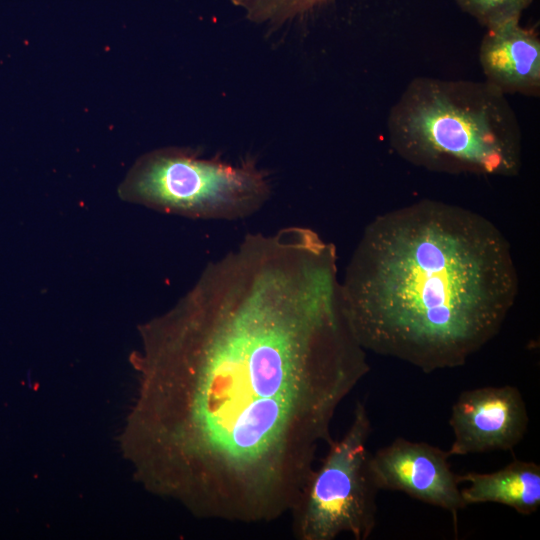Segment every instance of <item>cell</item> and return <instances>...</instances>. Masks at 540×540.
<instances>
[{
	"label": "cell",
	"instance_id": "obj_1",
	"mask_svg": "<svg viewBox=\"0 0 540 540\" xmlns=\"http://www.w3.org/2000/svg\"><path fill=\"white\" fill-rule=\"evenodd\" d=\"M126 455L198 519L290 515L344 399L368 373L334 244L304 226L248 233L142 323Z\"/></svg>",
	"mask_w": 540,
	"mask_h": 540
},
{
	"label": "cell",
	"instance_id": "obj_2",
	"mask_svg": "<svg viewBox=\"0 0 540 540\" xmlns=\"http://www.w3.org/2000/svg\"><path fill=\"white\" fill-rule=\"evenodd\" d=\"M518 289L510 244L490 220L423 199L366 226L341 298L365 351L431 373L464 365L488 344Z\"/></svg>",
	"mask_w": 540,
	"mask_h": 540
},
{
	"label": "cell",
	"instance_id": "obj_3",
	"mask_svg": "<svg viewBox=\"0 0 540 540\" xmlns=\"http://www.w3.org/2000/svg\"><path fill=\"white\" fill-rule=\"evenodd\" d=\"M405 161L447 174L511 177L522 165V134L506 95L487 81L419 76L387 119Z\"/></svg>",
	"mask_w": 540,
	"mask_h": 540
},
{
	"label": "cell",
	"instance_id": "obj_4",
	"mask_svg": "<svg viewBox=\"0 0 540 540\" xmlns=\"http://www.w3.org/2000/svg\"><path fill=\"white\" fill-rule=\"evenodd\" d=\"M268 176L251 160L232 164L204 158L184 147H165L140 156L118 187L129 203L192 219L237 220L268 201Z\"/></svg>",
	"mask_w": 540,
	"mask_h": 540
},
{
	"label": "cell",
	"instance_id": "obj_5",
	"mask_svg": "<svg viewBox=\"0 0 540 540\" xmlns=\"http://www.w3.org/2000/svg\"><path fill=\"white\" fill-rule=\"evenodd\" d=\"M372 432L366 405L357 401L346 432L328 444L290 513L298 540H334L347 533L368 539L376 527L378 489L369 470Z\"/></svg>",
	"mask_w": 540,
	"mask_h": 540
},
{
	"label": "cell",
	"instance_id": "obj_6",
	"mask_svg": "<svg viewBox=\"0 0 540 540\" xmlns=\"http://www.w3.org/2000/svg\"><path fill=\"white\" fill-rule=\"evenodd\" d=\"M447 451L426 442L398 437L369 457V470L379 490L398 491L448 511L454 525L466 507L458 475Z\"/></svg>",
	"mask_w": 540,
	"mask_h": 540
},
{
	"label": "cell",
	"instance_id": "obj_7",
	"mask_svg": "<svg viewBox=\"0 0 540 540\" xmlns=\"http://www.w3.org/2000/svg\"><path fill=\"white\" fill-rule=\"evenodd\" d=\"M529 416L520 390L512 385L465 390L452 405L449 456L508 451L528 430Z\"/></svg>",
	"mask_w": 540,
	"mask_h": 540
},
{
	"label": "cell",
	"instance_id": "obj_8",
	"mask_svg": "<svg viewBox=\"0 0 540 540\" xmlns=\"http://www.w3.org/2000/svg\"><path fill=\"white\" fill-rule=\"evenodd\" d=\"M485 81L505 95L540 94V38L538 33L511 20L487 28L479 47Z\"/></svg>",
	"mask_w": 540,
	"mask_h": 540
},
{
	"label": "cell",
	"instance_id": "obj_9",
	"mask_svg": "<svg viewBox=\"0 0 540 540\" xmlns=\"http://www.w3.org/2000/svg\"><path fill=\"white\" fill-rule=\"evenodd\" d=\"M458 481L468 483L461 488L466 506L496 503L530 515L540 506V465L532 461L514 460L491 472H468L458 475Z\"/></svg>",
	"mask_w": 540,
	"mask_h": 540
},
{
	"label": "cell",
	"instance_id": "obj_10",
	"mask_svg": "<svg viewBox=\"0 0 540 540\" xmlns=\"http://www.w3.org/2000/svg\"><path fill=\"white\" fill-rule=\"evenodd\" d=\"M328 0H241L255 23L283 24L319 7Z\"/></svg>",
	"mask_w": 540,
	"mask_h": 540
},
{
	"label": "cell",
	"instance_id": "obj_11",
	"mask_svg": "<svg viewBox=\"0 0 540 540\" xmlns=\"http://www.w3.org/2000/svg\"><path fill=\"white\" fill-rule=\"evenodd\" d=\"M456 5L487 28L521 19L533 0H454Z\"/></svg>",
	"mask_w": 540,
	"mask_h": 540
}]
</instances>
